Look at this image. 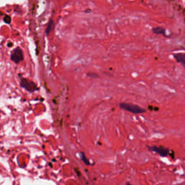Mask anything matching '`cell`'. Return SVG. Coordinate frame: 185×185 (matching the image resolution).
I'll use <instances>...</instances> for the list:
<instances>
[{
  "instance_id": "1",
  "label": "cell",
  "mask_w": 185,
  "mask_h": 185,
  "mask_svg": "<svg viewBox=\"0 0 185 185\" xmlns=\"http://www.w3.org/2000/svg\"><path fill=\"white\" fill-rule=\"evenodd\" d=\"M119 106L121 109L127 111L129 112H131L132 114H143L145 111V110L141 108L140 106L132 104V103H122L119 104Z\"/></svg>"
},
{
  "instance_id": "2",
  "label": "cell",
  "mask_w": 185,
  "mask_h": 185,
  "mask_svg": "<svg viewBox=\"0 0 185 185\" xmlns=\"http://www.w3.org/2000/svg\"><path fill=\"white\" fill-rule=\"evenodd\" d=\"M20 86L26 89L29 92H34V91L38 90V87L35 83L32 82V81H30L25 78H21Z\"/></svg>"
},
{
  "instance_id": "3",
  "label": "cell",
  "mask_w": 185,
  "mask_h": 185,
  "mask_svg": "<svg viewBox=\"0 0 185 185\" xmlns=\"http://www.w3.org/2000/svg\"><path fill=\"white\" fill-rule=\"evenodd\" d=\"M11 59L16 64H18L21 61H23V54L22 49L20 48H16L12 52Z\"/></svg>"
},
{
  "instance_id": "4",
  "label": "cell",
  "mask_w": 185,
  "mask_h": 185,
  "mask_svg": "<svg viewBox=\"0 0 185 185\" xmlns=\"http://www.w3.org/2000/svg\"><path fill=\"white\" fill-rule=\"evenodd\" d=\"M149 150L151 151H153L158 153L161 156H166L168 154L169 150L167 148H165L163 147H158V146H151L149 147Z\"/></svg>"
},
{
  "instance_id": "5",
  "label": "cell",
  "mask_w": 185,
  "mask_h": 185,
  "mask_svg": "<svg viewBox=\"0 0 185 185\" xmlns=\"http://www.w3.org/2000/svg\"><path fill=\"white\" fill-rule=\"evenodd\" d=\"M174 57L177 60V62L181 63L183 67H185V56L184 54L179 53V54H174Z\"/></svg>"
},
{
  "instance_id": "6",
  "label": "cell",
  "mask_w": 185,
  "mask_h": 185,
  "mask_svg": "<svg viewBox=\"0 0 185 185\" xmlns=\"http://www.w3.org/2000/svg\"><path fill=\"white\" fill-rule=\"evenodd\" d=\"M54 22L53 20L51 19L50 20H49V23L47 24V26H46V34L47 35H49V33H50L51 32L54 30Z\"/></svg>"
},
{
  "instance_id": "7",
  "label": "cell",
  "mask_w": 185,
  "mask_h": 185,
  "mask_svg": "<svg viewBox=\"0 0 185 185\" xmlns=\"http://www.w3.org/2000/svg\"><path fill=\"white\" fill-rule=\"evenodd\" d=\"M153 33L155 34H164L165 33V30L162 27H156L154 28L153 30Z\"/></svg>"
},
{
  "instance_id": "8",
  "label": "cell",
  "mask_w": 185,
  "mask_h": 185,
  "mask_svg": "<svg viewBox=\"0 0 185 185\" xmlns=\"http://www.w3.org/2000/svg\"><path fill=\"white\" fill-rule=\"evenodd\" d=\"M80 158H81V159L85 163V164H86V165H88V166H89V165H91V163H90V161L89 160L85 157V154L83 153H80Z\"/></svg>"
},
{
  "instance_id": "9",
  "label": "cell",
  "mask_w": 185,
  "mask_h": 185,
  "mask_svg": "<svg viewBox=\"0 0 185 185\" xmlns=\"http://www.w3.org/2000/svg\"><path fill=\"white\" fill-rule=\"evenodd\" d=\"M4 21L6 23H11V17L9 15H5V17H4Z\"/></svg>"
},
{
  "instance_id": "10",
  "label": "cell",
  "mask_w": 185,
  "mask_h": 185,
  "mask_svg": "<svg viewBox=\"0 0 185 185\" xmlns=\"http://www.w3.org/2000/svg\"><path fill=\"white\" fill-rule=\"evenodd\" d=\"M88 76H89V77H94V76H95V77H97L98 75H97L96 74H93V73H92V74H88Z\"/></svg>"
},
{
  "instance_id": "11",
  "label": "cell",
  "mask_w": 185,
  "mask_h": 185,
  "mask_svg": "<svg viewBox=\"0 0 185 185\" xmlns=\"http://www.w3.org/2000/svg\"><path fill=\"white\" fill-rule=\"evenodd\" d=\"M12 46V43H8V46Z\"/></svg>"
},
{
  "instance_id": "12",
  "label": "cell",
  "mask_w": 185,
  "mask_h": 185,
  "mask_svg": "<svg viewBox=\"0 0 185 185\" xmlns=\"http://www.w3.org/2000/svg\"><path fill=\"white\" fill-rule=\"evenodd\" d=\"M126 185H130V184H129V183H126Z\"/></svg>"
}]
</instances>
